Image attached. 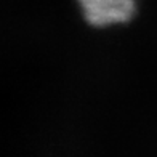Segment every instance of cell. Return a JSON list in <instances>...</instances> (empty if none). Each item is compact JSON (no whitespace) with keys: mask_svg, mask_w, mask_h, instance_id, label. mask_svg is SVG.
Instances as JSON below:
<instances>
[{"mask_svg":"<svg viewBox=\"0 0 157 157\" xmlns=\"http://www.w3.org/2000/svg\"><path fill=\"white\" fill-rule=\"evenodd\" d=\"M83 15L93 26L125 23L135 13V0H78Z\"/></svg>","mask_w":157,"mask_h":157,"instance_id":"cell-1","label":"cell"}]
</instances>
